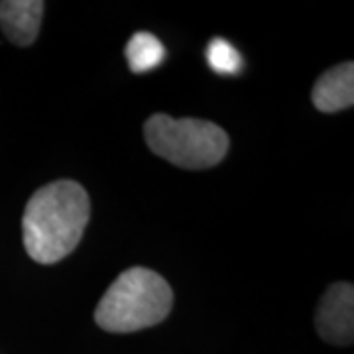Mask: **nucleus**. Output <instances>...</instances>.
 Returning <instances> with one entry per match:
<instances>
[{
    "label": "nucleus",
    "mask_w": 354,
    "mask_h": 354,
    "mask_svg": "<svg viewBox=\"0 0 354 354\" xmlns=\"http://www.w3.org/2000/svg\"><path fill=\"white\" fill-rule=\"evenodd\" d=\"M91 216L87 191L77 181L59 179L38 189L22 216L24 248L38 264H55L73 252Z\"/></svg>",
    "instance_id": "f257e3e1"
},
{
    "label": "nucleus",
    "mask_w": 354,
    "mask_h": 354,
    "mask_svg": "<svg viewBox=\"0 0 354 354\" xmlns=\"http://www.w3.org/2000/svg\"><path fill=\"white\" fill-rule=\"evenodd\" d=\"M174 307V291L158 272L130 268L104 291L95 321L109 333H134L162 323Z\"/></svg>",
    "instance_id": "f03ea898"
},
{
    "label": "nucleus",
    "mask_w": 354,
    "mask_h": 354,
    "mask_svg": "<svg viewBox=\"0 0 354 354\" xmlns=\"http://www.w3.org/2000/svg\"><path fill=\"white\" fill-rule=\"evenodd\" d=\"M144 138L156 156L183 169L213 167L228 152L227 132L201 118L152 114L144 124Z\"/></svg>",
    "instance_id": "7ed1b4c3"
},
{
    "label": "nucleus",
    "mask_w": 354,
    "mask_h": 354,
    "mask_svg": "<svg viewBox=\"0 0 354 354\" xmlns=\"http://www.w3.org/2000/svg\"><path fill=\"white\" fill-rule=\"evenodd\" d=\"M315 325L323 341L346 346L354 339V288L348 281L333 283L319 301Z\"/></svg>",
    "instance_id": "20e7f679"
},
{
    "label": "nucleus",
    "mask_w": 354,
    "mask_h": 354,
    "mask_svg": "<svg viewBox=\"0 0 354 354\" xmlns=\"http://www.w3.org/2000/svg\"><path fill=\"white\" fill-rule=\"evenodd\" d=\"M46 4L41 0H2L0 28L16 46H32L38 38Z\"/></svg>",
    "instance_id": "39448f33"
},
{
    "label": "nucleus",
    "mask_w": 354,
    "mask_h": 354,
    "mask_svg": "<svg viewBox=\"0 0 354 354\" xmlns=\"http://www.w3.org/2000/svg\"><path fill=\"white\" fill-rule=\"evenodd\" d=\"M311 99L321 113H339L354 104V64L337 65L317 79Z\"/></svg>",
    "instance_id": "423d86ee"
},
{
    "label": "nucleus",
    "mask_w": 354,
    "mask_h": 354,
    "mask_svg": "<svg viewBox=\"0 0 354 354\" xmlns=\"http://www.w3.org/2000/svg\"><path fill=\"white\" fill-rule=\"evenodd\" d=\"M165 50L162 41L150 32L134 34L127 46V59L132 73H148L164 62Z\"/></svg>",
    "instance_id": "0eeeda50"
},
{
    "label": "nucleus",
    "mask_w": 354,
    "mask_h": 354,
    "mask_svg": "<svg viewBox=\"0 0 354 354\" xmlns=\"http://www.w3.org/2000/svg\"><path fill=\"white\" fill-rule=\"evenodd\" d=\"M207 62L211 69L221 75H234L242 67V57L239 50L228 44L225 38H213L207 46Z\"/></svg>",
    "instance_id": "6e6552de"
}]
</instances>
